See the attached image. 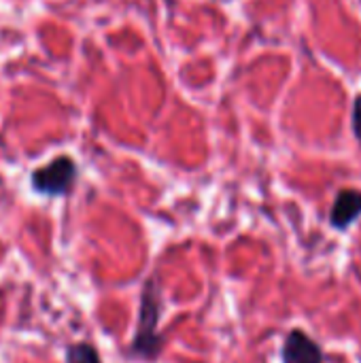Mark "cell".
Returning <instances> with one entry per match:
<instances>
[{"label":"cell","instance_id":"3957f363","mask_svg":"<svg viewBox=\"0 0 361 363\" xmlns=\"http://www.w3.org/2000/svg\"><path fill=\"white\" fill-rule=\"evenodd\" d=\"M283 363H323V353L315 340L300 330L291 332L283 347Z\"/></svg>","mask_w":361,"mask_h":363},{"label":"cell","instance_id":"7a4b0ae2","mask_svg":"<svg viewBox=\"0 0 361 363\" xmlns=\"http://www.w3.org/2000/svg\"><path fill=\"white\" fill-rule=\"evenodd\" d=\"M77 162L70 155H57L49 164L36 168L30 174L32 191L47 196V198H60L72 191L77 183Z\"/></svg>","mask_w":361,"mask_h":363},{"label":"cell","instance_id":"8992f818","mask_svg":"<svg viewBox=\"0 0 361 363\" xmlns=\"http://www.w3.org/2000/svg\"><path fill=\"white\" fill-rule=\"evenodd\" d=\"M353 132L361 143V94L355 98V106H353Z\"/></svg>","mask_w":361,"mask_h":363},{"label":"cell","instance_id":"5b68a950","mask_svg":"<svg viewBox=\"0 0 361 363\" xmlns=\"http://www.w3.org/2000/svg\"><path fill=\"white\" fill-rule=\"evenodd\" d=\"M64 363H102L98 349L89 342H74L66 347Z\"/></svg>","mask_w":361,"mask_h":363},{"label":"cell","instance_id":"277c9868","mask_svg":"<svg viewBox=\"0 0 361 363\" xmlns=\"http://www.w3.org/2000/svg\"><path fill=\"white\" fill-rule=\"evenodd\" d=\"M361 215V191L357 189H343L336 196V202L332 206L330 221L334 228L345 230L349 228L357 217Z\"/></svg>","mask_w":361,"mask_h":363},{"label":"cell","instance_id":"6da1fadb","mask_svg":"<svg viewBox=\"0 0 361 363\" xmlns=\"http://www.w3.org/2000/svg\"><path fill=\"white\" fill-rule=\"evenodd\" d=\"M162 315V300L155 279H149L143 287L140 308H138V328L132 342V351L145 359H153L162 351V338L157 334V323Z\"/></svg>","mask_w":361,"mask_h":363}]
</instances>
